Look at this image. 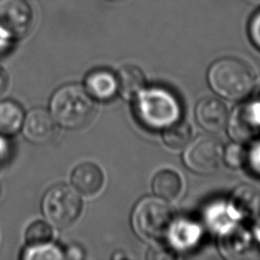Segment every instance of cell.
<instances>
[{"label": "cell", "mask_w": 260, "mask_h": 260, "mask_svg": "<svg viewBox=\"0 0 260 260\" xmlns=\"http://www.w3.org/2000/svg\"><path fill=\"white\" fill-rule=\"evenodd\" d=\"M50 113L56 123L68 130L84 127L94 115L92 98L80 84H67L57 89L50 101Z\"/></svg>", "instance_id": "6da1fadb"}, {"label": "cell", "mask_w": 260, "mask_h": 260, "mask_svg": "<svg viewBox=\"0 0 260 260\" xmlns=\"http://www.w3.org/2000/svg\"><path fill=\"white\" fill-rule=\"evenodd\" d=\"M208 84L218 95L236 101L252 91L255 75L251 66L235 57L216 60L207 72Z\"/></svg>", "instance_id": "7a4b0ae2"}, {"label": "cell", "mask_w": 260, "mask_h": 260, "mask_svg": "<svg viewBox=\"0 0 260 260\" xmlns=\"http://www.w3.org/2000/svg\"><path fill=\"white\" fill-rule=\"evenodd\" d=\"M131 223L135 234L142 240L159 241L169 234L172 228V209L159 197H144L134 206Z\"/></svg>", "instance_id": "3957f363"}, {"label": "cell", "mask_w": 260, "mask_h": 260, "mask_svg": "<svg viewBox=\"0 0 260 260\" xmlns=\"http://www.w3.org/2000/svg\"><path fill=\"white\" fill-rule=\"evenodd\" d=\"M136 98V117L146 128H165L179 119L181 108L171 91L153 87L142 90Z\"/></svg>", "instance_id": "277c9868"}, {"label": "cell", "mask_w": 260, "mask_h": 260, "mask_svg": "<svg viewBox=\"0 0 260 260\" xmlns=\"http://www.w3.org/2000/svg\"><path fill=\"white\" fill-rule=\"evenodd\" d=\"M82 200L74 187L58 184L51 187L42 200V211L47 221L57 228L71 226L79 217Z\"/></svg>", "instance_id": "5b68a950"}, {"label": "cell", "mask_w": 260, "mask_h": 260, "mask_svg": "<svg viewBox=\"0 0 260 260\" xmlns=\"http://www.w3.org/2000/svg\"><path fill=\"white\" fill-rule=\"evenodd\" d=\"M223 158V145L213 136L202 135L187 144L183 153L185 166L200 175L214 173Z\"/></svg>", "instance_id": "8992f818"}, {"label": "cell", "mask_w": 260, "mask_h": 260, "mask_svg": "<svg viewBox=\"0 0 260 260\" xmlns=\"http://www.w3.org/2000/svg\"><path fill=\"white\" fill-rule=\"evenodd\" d=\"M34 22L32 8L26 0H0V36L16 41L24 38Z\"/></svg>", "instance_id": "52a82bcc"}, {"label": "cell", "mask_w": 260, "mask_h": 260, "mask_svg": "<svg viewBox=\"0 0 260 260\" xmlns=\"http://www.w3.org/2000/svg\"><path fill=\"white\" fill-rule=\"evenodd\" d=\"M226 125L229 135L236 142L256 141L260 137V101L253 99L238 106Z\"/></svg>", "instance_id": "ba28073f"}, {"label": "cell", "mask_w": 260, "mask_h": 260, "mask_svg": "<svg viewBox=\"0 0 260 260\" xmlns=\"http://www.w3.org/2000/svg\"><path fill=\"white\" fill-rule=\"evenodd\" d=\"M21 129L28 141L36 144H44L54 138L57 131V123L49 111L43 108H36L26 114Z\"/></svg>", "instance_id": "9c48e42d"}, {"label": "cell", "mask_w": 260, "mask_h": 260, "mask_svg": "<svg viewBox=\"0 0 260 260\" xmlns=\"http://www.w3.org/2000/svg\"><path fill=\"white\" fill-rule=\"evenodd\" d=\"M195 118L206 131L219 132L228 124L229 111L220 100L211 96L204 98L196 105Z\"/></svg>", "instance_id": "30bf717a"}, {"label": "cell", "mask_w": 260, "mask_h": 260, "mask_svg": "<svg viewBox=\"0 0 260 260\" xmlns=\"http://www.w3.org/2000/svg\"><path fill=\"white\" fill-rule=\"evenodd\" d=\"M71 182L79 194L93 196L102 190L105 183V175L98 165L86 161L74 169L71 175Z\"/></svg>", "instance_id": "8fae6325"}, {"label": "cell", "mask_w": 260, "mask_h": 260, "mask_svg": "<svg viewBox=\"0 0 260 260\" xmlns=\"http://www.w3.org/2000/svg\"><path fill=\"white\" fill-rule=\"evenodd\" d=\"M231 206L245 218L260 216V191L252 185H239L232 193Z\"/></svg>", "instance_id": "7c38bea8"}, {"label": "cell", "mask_w": 260, "mask_h": 260, "mask_svg": "<svg viewBox=\"0 0 260 260\" xmlns=\"http://www.w3.org/2000/svg\"><path fill=\"white\" fill-rule=\"evenodd\" d=\"M85 89L98 101H109L118 91L117 76L107 69H96L85 77Z\"/></svg>", "instance_id": "4fadbf2b"}, {"label": "cell", "mask_w": 260, "mask_h": 260, "mask_svg": "<svg viewBox=\"0 0 260 260\" xmlns=\"http://www.w3.org/2000/svg\"><path fill=\"white\" fill-rule=\"evenodd\" d=\"M250 247V235L240 225H234L224 231L219 239L221 254L229 258H240Z\"/></svg>", "instance_id": "5bb4252c"}, {"label": "cell", "mask_w": 260, "mask_h": 260, "mask_svg": "<svg viewBox=\"0 0 260 260\" xmlns=\"http://www.w3.org/2000/svg\"><path fill=\"white\" fill-rule=\"evenodd\" d=\"M116 76L118 91L126 100L135 99L144 88V73L136 65L128 64L122 66Z\"/></svg>", "instance_id": "9a60e30c"}, {"label": "cell", "mask_w": 260, "mask_h": 260, "mask_svg": "<svg viewBox=\"0 0 260 260\" xmlns=\"http://www.w3.org/2000/svg\"><path fill=\"white\" fill-rule=\"evenodd\" d=\"M24 117V111L18 103L11 100L0 102V135H16L22 128Z\"/></svg>", "instance_id": "2e32d148"}, {"label": "cell", "mask_w": 260, "mask_h": 260, "mask_svg": "<svg viewBox=\"0 0 260 260\" xmlns=\"http://www.w3.org/2000/svg\"><path fill=\"white\" fill-rule=\"evenodd\" d=\"M152 190L157 197L164 200H174L181 193L182 180L176 172L162 170L153 178Z\"/></svg>", "instance_id": "e0dca14e"}, {"label": "cell", "mask_w": 260, "mask_h": 260, "mask_svg": "<svg viewBox=\"0 0 260 260\" xmlns=\"http://www.w3.org/2000/svg\"><path fill=\"white\" fill-rule=\"evenodd\" d=\"M192 127L184 120L177 119L164 128L162 139L167 146L174 149H180L191 141Z\"/></svg>", "instance_id": "ac0fdd59"}, {"label": "cell", "mask_w": 260, "mask_h": 260, "mask_svg": "<svg viewBox=\"0 0 260 260\" xmlns=\"http://www.w3.org/2000/svg\"><path fill=\"white\" fill-rule=\"evenodd\" d=\"M53 238L51 225L43 220L34 221L25 232V241L28 246H37L50 243Z\"/></svg>", "instance_id": "d6986e66"}, {"label": "cell", "mask_w": 260, "mask_h": 260, "mask_svg": "<svg viewBox=\"0 0 260 260\" xmlns=\"http://www.w3.org/2000/svg\"><path fill=\"white\" fill-rule=\"evenodd\" d=\"M23 259H62L64 258V252L56 246L50 243L37 245V246H28L23 254Z\"/></svg>", "instance_id": "ffe728a7"}, {"label": "cell", "mask_w": 260, "mask_h": 260, "mask_svg": "<svg viewBox=\"0 0 260 260\" xmlns=\"http://www.w3.org/2000/svg\"><path fill=\"white\" fill-rule=\"evenodd\" d=\"M223 158L231 168L245 167L247 165V148L242 143H232L223 150Z\"/></svg>", "instance_id": "44dd1931"}, {"label": "cell", "mask_w": 260, "mask_h": 260, "mask_svg": "<svg viewBox=\"0 0 260 260\" xmlns=\"http://www.w3.org/2000/svg\"><path fill=\"white\" fill-rule=\"evenodd\" d=\"M248 31L252 44L260 51V9L251 17Z\"/></svg>", "instance_id": "7402d4cb"}, {"label": "cell", "mask_w": 260, "mask_h": 260, "mask_svg": "<svg viewBox=\"0 0 260 260\" xmlns=\"http://www.w3.org/2000/svg\"><path fill=\"white\" fill-rule=\"evenodd\" d=\"M147 258L148 259H158V260H162V259H174L176 258L175 252H173V250H171V248L159 245V246H155L153 248H151L148 251L147 254Z\"/></svg>", "instance_id": "603a6c76"}, {"label": "cell", "mask_w": 260, "mask_h": 260, "mask_svg": "<svg viewBox=\"0 0 260 260\" xmlns=\"http://www.w3.org/2000/svg\"><path fill=\"white\" fill-rule=\"evenodd\" d=\"M247 165L260 175V142H256L254 147L247 149Z\"/></svg>", "instance_id": "cb8c5ba5"}, {"label": "cell", "mask_w": 260, "mask_h": 260, "mask_svg": "<svg viewBox=\"0 0 260 260\" xmlns=\"http://www.w3.org/2000/svg\"><path fill=\"white\" fill-rule=\"evenodd\" d=\"M84 257V252L79 246L72 245L67 248V250L64 251V258H70V259H81Z\"/></svg>", "instance_id": "d4e9b609"}, {"label": "cell", "mask_w": 260, "mask_h": 260, "mask_svg": "<svg viewBox=\"0 0 260 260\" xmlns=\"http://www.w3.org/2000/svg\"><path fill=\"white\" fill-rule=\"evenodd\" d=\"M9 86V75L6 69L0 65V96H2Z\"/></svg>", "instance_id": "484cf974"}, {"label": "cell", "mask_w": 260, "mask_h": 260, "mask_svg": "<svg viewBox=\"0 0 260 260\" xmlns=\"http://www.w3.org/2000/svg\"><path fill=\"white\" fill-rule=\"evenodd\" d=\"M8 153H9V147H8L6 141L2 137H0V167L6 160Z\"/></svg>", "instance_id": "4316f807"}, {"label": "cell", "mask_w": 260, "mask_h": 260, "mask_svg": "<svg viewBox=\"0 0 260 260\" xmlns=\"http://www.w3.org/2000/svg\"><path fill=\"white\" fill-rule=\"evenodd\" d=\"M11 42L10 40H7L3 37L0 36V55H3L6 53L7 50H9L10 46H11Z\"/></svg>", "instance_id": "83f0119b"}, {"label": "cell", "mask_w": 260, "mask_h": 260, "mask_svg": "<svg viewBox=\"0 0 260 260\" xmlns=\"http://www.w3.org/2000/svg\"><path fill=\"white\" fill-rule=\"evenodd\" d=\"M252 90H253V99L260 101V76L257 79H255Z\"/></svg>", "instance_id": "f1b7e54d"}, {"label": "cell", "mask_w": 260, "mask_h": 260, "mask_svg": "<svg viewBox=\"0 0 260 260\" xmlns=\"http://www.w3.org/2000/svg\"><path fill=\"white\" fill-rule=\"evenodd\" d=\"M108 1H112V2H120V1H123V0H108Z\"/></svg>", "instance_id": "f546056e"}]
</instances>
